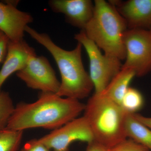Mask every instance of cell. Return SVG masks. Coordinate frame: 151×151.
<instances>
[{"label":"cell","mask_w":151,"mask_h":151,"mask_svg":"<svg viewBox=\"0 0 151 151\" xmlns=\"http://www.w3.org/2000/svg\"><path fill=\"white\" fill-rule=\"evenodd\" d=\"M85 104L79 100L60 97L56 93L42 92L33 103H20L6 128L24 131L42 128L53 130L78 117Z\"/></svg>","instance_id":"6da1fadb"},{"label":"cell","mask_w":151,"mask_h":151,"mask_svg":"<svg viewBox=\"0 0 151 151\" xmlns=\"http://www.w3.org/2000/svg\"><path fill=\"white\" fill-rule=\"evenodd\" d=\"M25 32L44 47L56 62L61 78L56 94L79 100L88 97L94 87L82 62V45L78 42L73 50H66L55 44L46 33L38 32L28 26Z\"/></svg>","instance_id":"7a4b0ae2"},{"label":"cell","mask_w":151,"mask_h":151,"mask_svg":"<svg viewBox=\"0 0 151 151\" xmlns=\"http://www.w3.org/2000/svg\"><path fill=\"white\" fill-rule=\"evenodd\" d=\"M94 5L93 16L84 32L105 55L125 60L123 37L128 27L125 20L111 2L95 0Z\"/></svg>","instance_id":"3957f363"},{"label":"cell","mask_w":151,"mask_h":151,"mask_svg":"<svg viewBox=\"0 0 151 151\" xmlns=\"http://www.w3.org/2000/svg\"><path fill=\"white\" fill-rule=\"evenodd\" d=\"M84 112L94 141L110 149L127 139L125 126L127 112L113 100L101 93H94L85 104Z\"/></svg>","instance_id":"277c9868"},{"label":"cell","mask_w":151,"mask_h":151,"mask_svg":"<svg viewBox=\"0 0 151 151\" xmlns=\"http://www.w3.org/2000/svg\"><path fill=\"white\" fill-rule=\"evenodd\" d=\"M74 39L86 50L89 58V76L95 93H101L121 70L122 66L121 60L102 54L100 48L87 37L84 30L76 35Z\"/></svg>","instance_id":"5b68a950"},{"label":"cell","mask_w":151,"mask_h":151,"mask_svg":"<svg viewBox=\"0 0 151 151\" xmlns=\"http://www.w3.org/2000/svg\"><path fill=\"white\" fill-rule=\"evenodd\" d=\"M123 41L126 50L125 62L122 68L134 71L142 77L151 71V32L143 29H127Z\"/></svg>","instance_id":"8992f818"},{"label":"cell","mask_w":151,"mask_h":151,"mask_svg":"<svg viewBox=\"0 0 151 151\" xmlns=\"http://www.w3.org/2000/svg\"><path fill=\"white\" fill-rule=\"evenodd\" d=\"M38 140L53 151H68L70 145L75 141L88 144L94 141L91 128L84 116L52 130Z\"/></svg>","instance_id":"52a82bcc"},{"label":"cell","mask_w":151,"mask_h":151,"mask_svg":"<svg viewBox=\"0 0 151 151\" xmlns=\"http://www.w3.org/2000/svg\"><path fill=\"white\" fill-rule=\"evenodd\" d=\"M16 74L31 89L56 94L59 90L60 82L45 57L31 55L24 68Z\"/></svg>","instance_id":"ba28073f"},{"label":"cell","mask_w":151,"mask_h":151,"mask_svg":"<svg viewBox=\"0 0 151 151\" xmlns=\"http://www.w3.org/2000/svg\"><path fill=\"white\" fill-rule=\"evenodd\" d=\"M16 5L0 2V31L12 42L24 40L26 28L33 21L30 14L19 10Z\"/></svg>","instance_id":"9c48e42d"},{"label":"cell","mask_w":151,"mask_h":151,"mask_svg":"<svg viewBox=\"0 0 151 151\" xmlns=\"http://www.w3.org/2000/svg\"><path fill=\"white\" fill-rule=\"evenodd\" d=\"M49 6L53 12L65 15L66 22L84 30L92 19L94 5L90 0H51Z\"/></svg>","instance_id":"30bf717a"},{"label":"cell","mask_w":151,"mask_h":151,"mask_svg":"<svg viewBox=\"0 0 151 151\" xmlns=\"http://www.w3.org/2000/svg\"><path fill=\"white\" fill-rule=\"evenodd\" d=\"M125 20L128 29L150 27L151 25V0L111 1Z\"/></svg>","instance_id":"8fae6325"},{"label":"cell","mask_w":151,"mask_h":151,"mask_svg":"<svg viewBox=\"0 0 151 151\" xmlns=\"http://www.w3.org/2000/svg\"><path fill=\"white\" fill-rule=\"evenodd\" d=\"M35 53L34 49L24 40L9 41L6 59L0 70V93L3 84L8 77L23 69L29 57Z\"/></svg>","instance_id":"7c38bea8"},{"label":"cell","mask_w":151,"mask_h":151,"mask_svg":"<svg viewBox=\"0 0 151 151\" xmlns=\"http://www.w3.org/2000/svg\"><path fill=\"white\" fill-rule=\"evenodd\" d=\"M136 76L134 70L122 68L101 94L121 105L130 82Z\"/></svg>","instance_id":"4fadbf2b"},{"label":"cell","mask_w":151,"mask_h":151,"mask_svg":"<svg viewBox=\"0 0 151 151\" xmlns=\"http://www.w3.org/2000/svg\"><path fill=\"white\" fill-rule=\"evenodd\" d=\"M125 131L127 138L145 146L151 151V129L135 118L134 113H127Z\"/></svg>","instance_id":"5bb4252c"},{"label":"cell","mask_w":151,"mask_h":151,"mask_svg":"<svg viewBox=\"0 0 151 151\" xmlns=\"http://www.w3.org/2000/svg\"><path fill=\"white\" fill-rule=\"evenodd\" d=\"M23 132L6 128L0 129V151H18Z\"/></svg>","instance_id":"9a60e30c"},{"label":"cell","mask_w":151,"mask_h":151,"mask_svg":"<svg viewBox=\"0 0 151 151\" xmlns=\"http://www.w3.org/2000/svg\"><path fill=\"white\" fill-rule=\"evenodd\" d=\"M144 104L142 93L137 89L129 87L122 99L121 106L127 113H136L142 109Z\"/></svg>","instance_id":"2e32d148"},{"label":"cell","mask_w":151,"mask_h":151,"mask_svg":"<svg viewBox=\"0 0 151 151\" xmlns=\"http://www.w3.org/2000/svg\"><path fill=\"white\" fill-rule=\"evenodd\" d=\"M14 108L9 93L2 91L0 93V129L6 128Z\"/></svg>","instance_id":"e0dca14e"},{"label":"cell","mask_w":151,"mask_h":151,"mask_svg":"<svg viewBox=\"0 0 151 151\" xmlns=\"http://www.w3.org/2000/svg\"><path fill=\"white\" fill-rule=\"evenodd\" d=\"M109 151H149L145 147L130 139H126L113 147Z\"/></svg>","instance_id":"ac0fdd59"},{"label":"cell","mask_w":151,"mask_h":151,"mask_svg":"<svg viewBox=\"0 0 151 151\" xmlns=\"http://www.w3.org/2000/svg\"><path fill=\"white\" fill-rule=\"evenodd\" d=\"M18 151H51L38 139L31 140L24 144V146Z\"/></svg>","instance_id":"d6986e66"},{"label":"cell","mask_w":151,"mask_h":151,"mask_svg":"<svg viewBox=\"0 0 151 151\" xmlns=\"http://www.w3.org/2000/svg\"><path fill=\"white\" fill-rule=\"evenodd\" d=\"M9 41V40L6 36L0 31V63L6 54Z\"/></svg>","instance_id":"ffe728a7"},{"label":"cell","mask_w":151,"mask_h":151,"mask_svg":"<svg viewBox=\"0 0 151 151\" xmlns=\"http://www.w3.org/2000/svg\"><path fill=\"white\" fill-rule=\"evenodd\" d=\"M86 151H109V149L94 141L88 143Z\"/></svg>","instance_id":"44dd1931"},{"label":"cell","mask_w":151,"mask_h":151,"mask_svg":"<svg viewBox=\"0 0 151 151\" xmlns=\"http://www.w3.org/2000/svg\"><path fill=\"white\" fill-rule=\"evenodd\" d=\"M135 118L151 129V117H146L138 113H134Z\"/></svg>","instance_id":"7402d4cb"},{"label":"cell","mask_w":151,"mask_h":151,"mask_svg":"<svg viewBox=\"0 0 151 151\" xmlns=\"http://www.w3.org/2000/svg\"><path fill=\"white\" fill-rule=\"evenodd\" d=\"M150 29H149V30H150V31L151 32V25L150 27Z\"/></svg>","instance_id":"603a6c76"}]
</instances>
